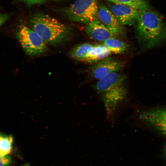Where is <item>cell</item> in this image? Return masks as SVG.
<instances>
[{
	"instance_id": "obj_1",
	"label": "cell",
	"mask_w": 166,
	"mask_h": 166,
	"mask_svg": "<svg viewBox=\"0 0 166 166\" xmlns=\"http://www.w3.org/2000/svg\"><path fill=\"white\" fill-rule=\"evenodd\" d=\"M136 37L143 48L148 49L166 42V23L158 13L150 9L140 11Z\"/></svg>"
},
{
	"instance_id": "obj_2",
	"label": "cell",
	"mask_w": 166,
	"mask_h": 166,
	"mask_svg": "<svg viewBox=\"0 0 166 166\" xmlns=\"http://www.w3.org/2000/svg\"><path fill=\"white\" fill-rule=\"evenodd\" d=\"M31 28L35 31L46 44L57 46L69 39L68 27L57 19L45 14L34 15L30 20Z\"/></svg>"
},
{
	"instance_id": "obj_3",
	"label": "cell",
	"mask_w": 166,
	"mask_h": 166,
	"mask_svg": "<svg viewBox=\"0 0 166 166\" xmlns=\"http://www.w3.org/2000/svg\"><path fill=\"white\" fill-rule=\"evenodd\" d=\"M98 8L97 0H77L63 12L71 21L87 24L97 17Z\"/></svg>"
},
{
	"instance_id": "obj_4",
	"label": "cell",
	"mask_w": 166,
	"mask_h": 166,
	"mask_svg": "<svg viewBox=\"0 0 166 166\" xmlns=\"http://www.w3.org/2000/svg\"><path fill=\"white\" fill-rule=\"evenodd\" d=\"M17 39L25 53L31 56L40 55L47 50L46 44L33 30L21 25L16 32Z\"/></svg>"
},
{
	"instance_id": "obj_5",
	"label": "cell",
	"mask_w": 166,
	"mask_h": 166,
	"mask_svg": "<svg viewBox=\"0 0 166 166\" xmlns=\"http://www.w3.org/2000/svg\"><path fill=\"white\" fill-rule=\"evenodd\" d=\"M123 84L114 86L100 95L105 109L107 119L113 121L116 113L126 95Z\"/></svg>"
},
{
	"instance_id": "obj_6",
	"label": "cell",
	"mask_w": 166,
	"mask_h": 166,
	"mask_svg": "<svg viewBox=\"0 0 166 166\" xmlns=\"http://www.w3.org/2000/svg\"><path fill=\"white\" fill-rule=\"evenodd\" d=\"M123 62L113 57H108L96 63L89 69L91 76L99 80L109 74L121 70Z\"/></svg>"
},
{
	"instance_id": "obj_7",
	"label": "cell",
	"mask_w": 166,
	"mask_h": 166,
	"mask_svg": "<svg viewBox=\"0 0 166 166\" xmlns=\"http://www.w3.org/2000/svg\"><path fill=\"white\" fill-rule=\"evenodd\" d=\"M107 6L122 25H133L137 22L140 11L130 6L112 2Z\"/></svg>"
},
{
	"instance_id": "obj_8",
	"label": "cell",
	"mask_w": 166,
	"mask_h": 166,
	"mask_svg": "<svg viewBox=\"0 0 166 166\" xmlns=\"http://www.w3.org/2000/svg\"><path fill=\"white\" fill-rule=\"evenodd\" d=\"M139 118L166 135V108L145 111L140 113Z\"/></svg>"
},
{
	"instance_id": "obj_9",
	"label": "cell",
	"mask_w": 166,
	"mask_h": 166,
	"mask_svg": "<svg viewBox=\"0 0 166 166\" xmlns=\"http://www.w3.org/2000/svg\"><path fill=\"white\" fill-rule=\"evenodd\" d=\"M84 32L90 38L99 41H103L112 38L119 37L115 34L98 19L97 17L92 22L87 24Z\"/></svg>"
},
{
	"instance_id": "obj_10",
	"label": "cell",
	"mask_w": 166,
	"mask_h": 166,
	"mask_svg": "<svg viewBox=\"0 0 166 166\" xmlns=\"http://www.w3.org/2000/svg\"><path fill=\"white\" fill-rule=\"evenodd\" d=\"M97 17L112 32L119 37L123 35L124 31L122 25L108 7L102 3L99 5Z\"/></svg>"
},
{
	"instance_id": "obj_11",
	"label": "cell",
	"mask_w": 166,
	"mask_h": 166,
	"mask_svg": "<svg viewBox=\"0 0 166 166\" xmlns=\"http://www.w3.org/2000/svg\"><path fill=\"white\" fill-rule=\"evenodd\" d=\"M125 79V77L124 75L118 72H113L98 80L94 88L100 94L114 86L123 84Z\"/></svg>"
},
{
	"instance_id": "obj_12",
	"label": "cell",
	"mask_w": 166,
	"mask_h": 166,
	"mask_svg": "<svg viewBox=\"0 0 166 166\" xmlns=\"http://www.w3.org/2000/svg\"><path fill=\"white\" fill-rule=\"evenodd\" d=\"M111 53L104 44L93 45L87 54L85 62L97 63L108 57Z\"/></svg>"
},
{
	"instance_id": "obj_13",
	"label": "cell",
	"mask_w": 166,
	"mask_h": 166,
	"mask_svg": "<svg viewBox=\"0 0 166 166\" xmlns=\"http://www.w3.org/2000/svg\"><path fill=\"white\" fill-rule=\"evenodd\" d=\"M93 45L87 43L77 45L70 51L72 58L81 61L85 62L87 54Z\"/></svg>"
},
{
	"instance_id": "obj_14",
	"label": "cell",
	"mask_w": 166,
	"mask_h": 166,
	"mask_svg": "<svg viewBox=\"0 0 166 166\" xmlns=\"http://www.w3.org/2000/svg\"><path fill=\"white\" fill-rule=\"evenodd\" d=\"M104 44L111 52L116 54L123 53L128 47V44L115 38H110L105 40L104 42Z\"/></svg>"
},
{
	"instance_id": "obj_15",
	"label": "cell",
	"mask_w": 166,
	"mask_h": 166,
	"mask_svg": "<svg viewBox=\"0 0 166 166\" xmlns=\"http://www.w3.org/2000/svg\"><path fill=\"white\" fill-rule=\"evenodd\" d=\"M109 2L127 5L139 11L150 9L147 0H104Z\"/></svg>"
},
{
	"instance_id": "obj_16",
	"label": "cell",
	"mask_w": 166,
	"mask_h": 166,
	"mask_svg": "<svg viewBox=\"0 0 166 166\" xmlns=\"http://www.w3.org/2000/svg\"><path fill=\"white\" fill-rule=\"evenodd\" d=\"M13 139L11 136H3L0 137V155H7L11 152Z\"/></svg>"
},
{
	"instance_id": "obj_17",
	"label": "cell",
	"mask_w": 166,
	"mask_h": 166,
	"mask_svg": "<svg viewBox=\"0 0 166 166\" xmlns=\"http://www.w3.org/2000/svg\"><path fill=\"white\" fill-rule=\"evenodd\" d=\"M11 161V157L8 155L0 156V166H9Z\"/></svg>"
},
{
	"instance_id": "obj_18",
	"label": "cell",
	"mask_w": 166,
	"mask_h": 166,
	"mask_svg": "<svg viewBox=\"0 0 166 166\" xmlns=\"http://www.w3.org/2000/svg\"><path fill=\"white\" fill-rule=\"evenodd\" d=\"M25 2L30 4H34L41 3L45 0H22Z\"/></svg>"
},
{
	"instance_id": "obj_19",
	"label": "cell",
	"mask_w": 166,
	"mask_h": 166,
	"mask_svg": "<svg viewBox=\"0 0 166 166\" xmlns=\"http://www.w3.org/2000/svg\"><path fill=\"white\" fill-rule=\"evenodd\" d=\"M9 18L8 15L6 14H1L0 25H2Z\"/></svg>"
},
{
	"instance_id": "obj_20",
	"label": "cell",
	"mask_w": 166,
	"mask_h": 166,
	"mask_svg": "<svg viewBox=\"0 0 166 166\" xmlns=\"http://www.w3.org/2000/svg\"><path fill=\"white\" fill-rule=\"evenodd\" d=\"M20 166H30V165L29 163H26Z\"/></svg>"
},
{
	"instance_id": "obj_21",
	"label": "cell",
	"mask_w": 166,
	"mask_h": 166,
	"mask_svg": "<svg viewBox=\"0 0 166 166\" xmlns=\"http://www.w3.org/2000/svg\"><path fill=\"white\" fill-rule=\"evenodd\" d=\"M165 156H166V146L165 147Z\"/></svg>"
}]
</instances>
